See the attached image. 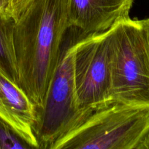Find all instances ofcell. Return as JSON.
Listing matches in <instances>:
<instances>
[{
	"label": "cell",
	"instance_id": "1",
	"mask_svg": "<svg viewBox=\"0 0 149 149\" xmlns=\"http://www.w3.org/2000/svg\"><path fill=\"white\" fill-rule=\"evenodd\" d=\"M70 29L69 0H33L15 20L18 84L36 110L43 104Z\"/></svg>",
	"mask_w": 149,
	"mask_h": 149
},
{
	"label": "cell",
	"instance_id": "2",
	"mask_svg": "<svg viewBox=\"0 0 149 149\" xmlns=\"http://www.w3.org/2000/svg\"><path fill=\"white\" fill-rule=\"evenodd\" d=\"M149 132V106L111 100L86 109L51 149H136Z\"/></svg>",
	"mask_w": 149,
	"mask_h": 149
},
{
	"label": "cell",
	"instance_id": "3",
	"mask_svg": "<svg viewBox=\"0 0 149 149\" xmlns=\"http://www.w3.org/2000/svg\"><path fill=\"white\" fill-rule=\"evenodd\" d=\"M112 100L149 106V44L143 20L129 17L110 29Z\"/></svg>",
	"mask_w": 149,
	"mask_h": 149
},
{
	"label": "cell",
	"instance_id": "4",
	"mask_svg": "<svg viewBox=\"0 0 149 149\" xmlns=\"http://www.w3.org/2000/svg\"><path fill=\"white\" fill-rule=\"evenodd\" d=\"M64 42L61 56L43 104L36 113L34 133L39 148L54 143L77 122L83 111L77 109L73 73V43Z\"/></svg>",
	"mask_w": 149,
	"mask_h": 149
},
{
	"label": "cell",
	"instance_id": "5",
	"mask_svg": "<svg viewBox=\"0 0 149 149\" xmlns=\"http://www.w3.org/2000/svg\"><path fill=\"white\" fill-rule=\"evenodd\" d=\"M76 103L80 111L111 101L110 29L81 36L73 43Z\"/></svg>",
	"mask_w": 149,
	"mask_h": 149
},
{
	"label": "cell",
	"instance_id": "6",
	"mask_svg": "<svg viewBox=\"0 0 149 149\" xmlns=\"http://www.w3.org/2000/svg\"><path fill=\"white\" fill-rule=\"evenodd\" d=\"M134 0H69V23L80 36L100 33L129 17Z\"/></svg>",
	"mask_w": 149,
	"mask_h": 149
},
{
	"label": "cell",
	"instance_id": "7",
	"mask_svg": "<svg viewBox=\"0 0 149 149\" xmlns=\"http://www.w3.org/2000/svg\"><path fill=\"white\" fill-rule=\"evenodd\" d=\"M36 107L21 87L0 68V119L32 147L39 148L34 133Z\"/></svg>",
	"mask_w": 149,
	"mask_h": 149
},
{
	"label": "cell",
	"instance_id": "8",
	"mask_svg": "<svg viewBox=\"0 0 149 149\" xmlns=\"http://www.w3.org/2000/svg\"><path fill=\"white\" fill-rule=\"evenodd\" d=\"M32 148L18 132L0 119V149Z\"/></svg>",
	"mask_w": 149,
	"mask_h": 149
},
{
	"label": "cell",
	"instance_id": "9",
	"mask_svg": "<svg viewBox=\"0 0 149 149\" xmlns=\"http://www.w3.org/2000/svg\"><path fill=\"white\" fill-rule=\"evenodd\" d=\"M33 0H0V8L14 20H16L20 13L27 7Z\"/></svg>",
	"mask_w": 149,
	"mask_h": 149
},
{
	"label": "cell",
	"instance_id": "10",
	"mask_svg": "<svg viewBox=\"0 0 149 149\" xmlns=\"http://www.w3.org/2000/svg\"><path fill=\"white\" fill-rule=\"evenodd\" d=\"M136 149H149V132L142 138Z\"/></svg>",
	"mask_w": 149,
	"mask_h": 149
},
{
	"label": "cell",
	"instance_id": "11",
	"mask_svg": "<svg viewBox=\"0 0 149 149\" xmlns=\"http://www.w3.org/2000/svg\"><path fill=\"white\" fill-rule=\"evenodd\" d=\"M143 22H144L145 26L146 32H147L148 41V44H149V18L145 19V20H143Z\"/></svg>",
	"mask_w": 149,
	"mask_h": 149
}]
</instances>
